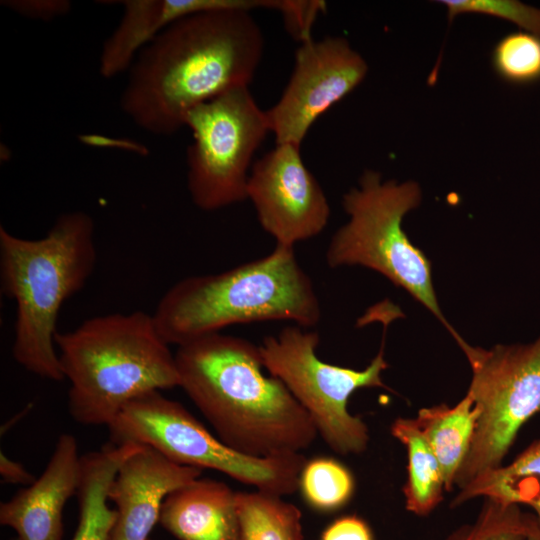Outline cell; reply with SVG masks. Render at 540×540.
I'll return each instance as SVG.
<instances>
[{"mask_svg":"<svg viewBox=\"0 0 540 540\" xmlns=\"http://www.w3.org/2000/svg\"><path fill=\"white\" fill-rule=\"evenodd\" d=\"M263 51V33L251 12L224 8L186 16L138 54L120 108L145 132L171 136L199 104L249 86Z\"/></svg>","mask_w":540,"mask_h":540,"instance_id":"6da1fadb","label":"cell"},{"mask_svg":"<svg viewBox=\"0 0 540 540\" xmlns=\"http://www.w3.org/2000/svg\"><path fill=\"white\" fill-rule=\"evenodd\" d=\"M179 387L229 448L254 458L309 448L312 419L276 377L265 375L260 348L247 339L212 333L178 346Z\"/></svg>","mask_w":540,"mask_h":540,"instance_id":"7a4b0ae2","label":"cell"},{"mask_svg":"<svg viewBox=\"0 0 540 540\" xmlns=\"http://www.w3.org/2000/svg\"><path fill=\"white\" fill-rule=\"evenodd\" d=\"M96 261L95 223L86 212L60 214L39 239L0 226L1 291L16 303L12 355L32 374L64 380L55 345L58 315L85 286Z\"/></svg>","mask_w":540,"mask_h":540,"instance_id":"3957f363","label":"cell"},{"mask_svg":"<svg viewBox=\"0 0 540 540\" xmlns=\"http://www.w3.org/2000/svg\"><path fill=\"white\" fill-rule=\"evenodd\" d=\"M152 315L162 338L181 346L235 324L289 321L312 327L321 307L294 247L276 245L268 255L226 271L179 280Z\"/></svg>","mask_w":540,"mask_h":540,"instance_id":"277c9868","label":"cell"},{"mask_svg":"<svg viewBox=\"0 0 540 540\" xmlns=\"http://www.w3.org/2000/svg\"><path fill=\"white\" fill-rule=\"evenodd\" d=\"M55 345L68 411L81 425L108 427L133 399L179 387L175 354L144 311L89 318L57 332Z\"/></svg>","mask_w":540,"mask_h":540,"instance_id":"5b68a950","label":"cell"},{"mask_svg":"<svg viewBox=\"0 0 540 540\" xmlns=\"http://www.w3.org/2000/svg\"><path fill=\"white\" fill-rule=\"evenodd\" d=\"M420 202L416 182L383 181L379 172L366 170L359 186L343 195L349 220L333 234L326 262L331 268L361 265L379 272L423 304L458 341L438 305L431 263L402 229L403 217Z\"/></svg>","mask_w":540,"mask_h":540,"instance_id":"8992f818","label":"cell"},{"mask_svg":"<svg viewBox=\"0 0 540 540\" xmlns=\"http://www.w3.org/2000/svg\"><path fill=\"white\" fill-rule=\"evenodd\" d=\"M108 430L111 443L150 446L177 464L212 469L255 490L281 497L298 490L299 475L307 460L302 453L269 458L238 453L181 403L160 391L130 401Z\"/></svg>","mask_w":540,"mask_h":540,"instance_id":"52a82bcc","label":"cell"},{"mask_svg":"<svg viewBox=\"0 0 540 540\" xmlns=\"http://www.w3.org/2000/svg\"><path fill=\"white\" fill-rule=\"evenodd\" d=\"M386 327L387 322L378 354L363 370L322 361L316 353L318 332L294 324L265 337L259 345L265 370L287 387L312 419L318 435L340 455L360 454L369 442L366 423L348 411L351 395L360 388L389 389L381 378L388 368Z\"/></svg>","mask_w":540,"mask_h":540,"instance_id":"ba28073f","label":"cell"},{"mask_svg":"<svg viewBox=\"0 0 540 540\" xmlns=\"http://www.w3.org/2000/svg\"><path fill=\"white\" fill-rule=\"evenodd\" d=\"M472 370L467 395L481 413L469 452L455 478L463 488L500 467L522 426L540 412V336L528 344L491 349L458 343Z\"/></svg>","mask_w":540,"mask_h":540,"instance_id":"9c48e42d","label":"cell"},{"mask_svg":"<svg viewBox=\"0 0 540 540\" xmlns=\"http://www.w3.org/2000/svg\"><path fill=\"white\" fill-rule=\"evenodd\" d=\"M185 126L192 132L187 148V189L193 204L219 210L247 199L253 157L270 132L249 86L231 89L193 108Z\"/></svg>","mask_w":540,"mask_h":540,"instance_id":"30bf717a","label":"cell"},{"mask_svg":"<svg viewBox=\"0 0 540 540\" xmlns=\"http://www.w3.org/2000/svg\"><path fill=\"white\" fill-rule=\"evenodd\" d=\"M365 59L341 36L300 43L289 81L266 110L276 144L300 146L315 121L366 77Z\"/></svg>","mask_w":540,"mask_h":540,"instance_id":"8fae6325","label":"cell"},{"mask_svg":"<svg viewBox=\"0 0 540 540\" xmlns=\"http://www.w3.org/2000/svg\"><path fill=\"white\" fill-rule=\"evenodd\" d=\"M247 199L276 245L294 247L319 235L329 221L327 197L293 144H276L253 163Z\"/></svg>","mask_w":540,"mask_h":540,"instance_id":"7c38bea8","label":"cell"},{"mask_svg":"<svg viewBox=\"0 0 540 540\" xmlns=\"http://www.w3.org/2000/svg\"><path fill=\"white\" fill-rule=\"evenodd\" d=\"M202 470L177 464L154 448L139 445L118 468L108 491L116 520L109 540H149L162 504Z\"/></svg>","mask_w":540,"mask_h":540,"instance_id":"4fadbf2b","label":"cell"},{"mask_svg":"<svg viewBox=\"0 0 540 540\" xmlns=\"http://www.w3.org/2000/svg\"><path fill=\"white\" fill-rule=\"evenodd\" d=\"M80 474L77 439L61 434L41 475L1 503V525L13 529L19 540H62L64 506L76 495Z\"/></svg>","mask_w":540,"mask_h":540,"instance_id":"5bb4252c","label":"cell"},{"mask_svg":"<svg viewBox=\"0 0 540 540\" xmlns=\"http://www.w3.org/2000/svg\"><path fill=\"white\" fill-rule=\"evenodd\" d=\"M159 523L178 540H240L236 492L199 477L165 498Z\"/></svg>","mask_w":540,"mask_h":540,"instance_id":"9a60e30c","label":"cell"},{"mask_svg":"<svg viewBox=\"0 0 540 540\" xmlns=\"http://www.w3.org/2000/svg\"><path fill=\"white\" fill-rule=\"evenodd\" d=\"M122 17L105 40L99 73L111 79L128 72L138 54L174 22L197 12L196 0H124Z\"/></svg>","mask_w":540,"mask_h":540,"instance_id":"2e32d148","label":"cell"},{"mask_svg":"<svg viewBox=\"0 0 540 540\" xmlns=\"http://www.w3.org/2000/svg\"><path fill=\"white\" fill-rule=\"evenodd\" d=\"M130 453L129 446L109 443L81 456L76 493L79 520L72 540H109L116 511L108 505V491L118 468Z\"/></svg>","mask_w":540,"mask_h":540,"instance_id":"e0dca14e","label":"cell"},{"mask_svg":"<svg viewBox=\"0 0 540 540\" xmlns=\"http://www.w3.org/2000/svg\"><path fill=\"white\" fill-rule=\"evenodd\" d=\"M480 409L469 395L456 405L421 408L415 422L442 469L445 490H451L472 444Z\"/></svg>","mask_w":540,"mask_h":540,"instance_id":"ac0fdd59","label":"cell"},{"mask_svg":"<svg viewBox=\"0 0 540 540\" xmlns=\"http://www.w3.org/2000/svg\"><path fill=\"white\" fill-rule=\"evenodd\" d=\"M483 496L505 504L526 505L540 526V439L511 463L487 471L460 489L451 506Z\"/></svg>","mask_w":540,"mask_h":540,"instance_id":"d6986e66","label":"cell"},{"mask_svg":"<svg viewBox=\"0 0 540 540\" xmlns=\"http://www.w3.org/2000/svg\"><path fill=\"white\" fill-rule=\"evenodd\" d=\"M390 432L407 450V480L403 487L405 507L415 515L426 516L443 499L445 481L439 461L415 419L397 418Z\"/></svg>","mask_w":540,"mask_h":540,"instance_id":"ffe728a7","label":"cell"},{"mask_svg":"<svg viewBox=\"0 0 540 540\" xmlns=\"http://www.w3.org/2000/svg\"><path fill=\"white\" fill-rule=\"evenodd\" d=\"M240 540H304L302 513L281 496L236 492Z\"/></svg>","mask_w":540,"mask_h":540,"instance_id":"44dd1931","label":"cell"},{"mask_svg":"<svg viewBox=\"0 0 540 540\" xmlns=\"http://www.w3.org/2000/svg\"><path fill=\"white\" fill-rule=\"evenodd\" d=\"M298 489L313 510L331 513L351 500L355 479L349 468L336 458L316 456L306 460L299 475Z\"/></svg>","mask_w":540,"mask_h":540,"instance_id":"7402d4cb","label":"cell"},{"mask_svg":"<svg viewBox=\"0 0 540 540\" xmlns=\"http://www.w3.org/2000/svg\"><path fill=\"white\" fill-rule=\"evenodd\" d=\"M536 524L535 515L523 512L519 505L485 498L475 521L458 527L444 540H528Z\"/></svg>","mask_w":540,"mask_h":540,"instance_id":"603a6c76","label":"cell"},{"mask_svg":"<svg viewBox=\"0 0 540 540\" xmlns=\"http://www.w3.org/2000/svg\"><path fill=\"white\" fill-rule=\"evenodd\" d=\"M491 62L504 81L524 85L540 80V37L528 32H512L494 46Z\"/></svg>","mask_w":540,"mask_h":540,"instance_id":"cb8c5ba5","label":"cell"},{"mask_svg":"<svg viewBox=\"0 0 540 540\" xmlns=\"http://www.w3.org/2000/svg\"><path fill=\"white\" fill-rule=\"evenodd\" d=\"M448 20L462 14H482L507 20L540 37V8L516 0H442Z\"/></svg>","mask_w":540,"mask_h":540,"instance_id":"d4e9b609","label":"cell"},{"mask_svg":"<svg viewBox=\"0 0 540 540\" xmlns=\"http://www.w3.org/2000/svg\"><path fill=\"white\" fill-rule=\"evenodd\" d=\"M1 4L23 17L40 21L63 17L72 8L71 2L67 0H5Z\"/></svg>","mask_w":540,"mask_h":540,"instance_id":"484cf974","label":"cell"},{"mask_svg":"<svg viewBox=\"0 0 540 540\" xmlns=\"http://www.w3.org/2000/svg\"><path fill=\"white\" fill-rule=\"evenodd\" d=\"M320 540H374V536L365 520L357 515H346L331 522Z\"/></svg>","mask_w":540,"mask_h":540,"instance_id":"4316f807","label":"cell"},{"mask_svg":"<svg viewBox=\"0 0 540 540\" xmlns=\"http://www.w3.org/2000/svg\"><path fill=\"white\" fill-rule=\"evenodd\" d=\"M0 475L5 483L28 486L35 481L22 463L10 459L3 452L0 453Z\"/></svg>","mask_w":540,"mask_h":540,"instance_id":"83f0119b","label":"cell"},{"mask_svg":"<svg viewBox=\"0 0 540 540\" xmlns=\"http://www.w3.org/2000/svg\"><path fill=\"white\" fill-rule=\"evenodd\" d=\"M528 540H540V526L538 524V521L531 534L529 535Z\"/></svg>","mask_w":540,"mask_h":540,"instance_id":"f1b7e54d","label":"cell"},{"mask_svg":"<svg viewBox=\"0 0 540 540\" xmlns=\"http://www.w3.org/2000/svg\"><path fill=\"white\" fill-rule=\"evenodd\" d=\"M16 540H19L18 538Z\"/></svg>","mask_w":540,"mask_h":540,"instance_id":"f546056e","label":"cell"},{"mask_svg":"<svg viewBox=\"0 0 540 540\" xmlns=\"http://www.w3.org/2000/svg\"><path fill=\"white\" fill-rule=\"evenodd\" d=\"M150 540V539H149Z\"/></svg>","mask_w":540,"mask_h":540,"instance_id":"4dcf8cb0","label":"cell"}]
</instances>
